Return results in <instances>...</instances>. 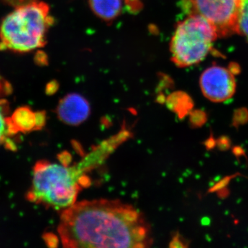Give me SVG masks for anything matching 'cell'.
I'll use <instances>...</instances> for the list:
<instances>
[{
  "mask_svg": "<svg viewBox=\"0 0 248 248\" xmlns=\"http://www.w3.org/2000/svg\"><path fill=\"white\" fill-rule=\"evenodd\" d=\"M58 233L65 248L151 247V227L139 210L119 200L82 201L62 210Z\"/></svg>",
  "mask_w": 248,
  "mask_h": 248,
  "instance_id": "cell-1",
  "label": "cell"
},
{
  "mask_svg": "<svg viewBox=\"0 0 248 248\" xmlns=\"http://www.w3.org/2000/svg\"><path fill=\"white\" fill-rule=\"evenodd\" d=\"M115 145L108 140L94 149L74 166L37 161L33 169V179L27 199L46 208L64 210L76 203L79 191L89 185L86 172L102 164L112 153Z\"/></svg>",
  "mask_w": 248,
  "mask_h": 248,
  "instance_id": "cell-2",
  "label": "cell"
},
{
  "mask_svg": "<svg viewBox=\"0 0 248 248\" xmlns=\"http://www.w3.org/2000/svg\"><path fill=\"white\" fill-rule=\"evenodd\" d=\"M53 24L50 6L42 0L15 7L0 24V50L27 53L42 48Z\"/></svg>",
  "mask_w": 248,
  "mask_h": 248,
  "instance_id": "cell-3",
  "label": "cell"
},
{
  "mask_svg": "<svg viewBox=\"0 0 248 248\" xmlns=\"http://www.w3.org/2000/svg\"><path fill=\"white\" fill-rule=\"evenodd\" d=\"M213 26L203 18L187 16L179 22L170 44L171 60L180 68L203 61L218 38Z\"/></svg>",
  "mask_w": 248,
  "mask_h": 248,
  "instance_id": "cell-4",
  "label": "cell"
},
{
  "mask_svg": "<svg viewBox=\"0 0 248 248\" xmlns=\"http://www.w3.org/2000/svg\"><path fill=\"white\" fill-rule=\"evenodd\" d=\"M187 16H197L210 23L218 37L238 33L241 0H181Z\"/></svg>",
  "mask_w": 248,
  "mask_h": 248,
  "instance_id": "cell-5",
  "label": "cell"
},
{
  "mask_svg": "<svg viewBox=\"0 0 248 248\" xmlns=\"http://www.w3.org/2000/svg\"><path fill=\"white\" fill-rule=\"evenodd\" d=\"M201 90L209 100L224 102L231 99L236 91V83L232 68L213 66L207 68L200 77Z\"/></svg>",
  "mask_w": 248,
  "mask_h": 248,
  "instance_id": "cell-6",
  "label": "cell"
},
{
  "mask_svg": "<svg viewBox=\"0 0 248 248\" xmlns=\"http://www.w3.org/2000/svg\"><path fill=\"white\" fill-rule=\"evenodd\" d=\"M90 113L89 102L77 93H71L62 98L56 108L59 120L70 125H79L87 120Z\"/></svg>",
  "mask_w": 248,
  "mask_h": 248,
  "instance_id": "cell-7",
  "label": "cell"
},
{
  "mask_svg": "<svg viewBox=\"0 0 248 248\" xmlns=\"http://www.w3.org/2000/svg\"><path fill=\"white\" fill-rule=\"evenodd\" d=\"M6 124L8 137L29 133L35 129V112L28 107L18 108L11 117H6Z\"/></svg>",
  "mask_w": 248,
  "mask_h": 248,
  "instance_id": "cell-8",
  "label": "cell"
},
{
  "mask_svg": "<svg viewBox=\"0 0 248 248\" xmlns=\"http://www.w3.org/2000/svg\"><path fill=\"white\" fill-rule=\"evenodd\" d=\"M124 0H89V4L94 16L110 24L122 14Z\"/></svg>",
  "mask_w": 248,
  "mask_h": 248,
  "instance_id": "cell-9",
  "label": "cell"
},
{
  "mask_svg": "<svg viewBox=\"0 0 248 248\" xmlns=\"http://www.w3.org/2000/svg\"><path fill=\"white\" fill-rule=\"evenodd\" d=\"M238 33L244 36L248 41V0H241L238 21Z\"/></svg>",
  "mask_w": 248,
  "mask_h": 248,
  "instance_id": "cell-10",
  "label": "cell"
},
{
  "mask_svg": "<svg viewBox=\"0 0 248 248\" xmlns=\"http://www.w3.org/2000/svg\"><path fill=\"white\" fill-rule=\"evenodd\" d=\"M10 110L9 103L4 99H0V145L4 143L6 138V118Z\"/></svg>",
  "mask_w": 248,
  "mask_h": 248,
  "instance_id": "cell-11",
  "label": "cell"
},
{
  "mask_svg": "<svg viewBox=\"0 0 248 248\" xmlns=\"http://www.w3.org/2000/svg\"><path fill=\"white\" fill-rule=\"evenodd\" d=\"M13 92L11 83L0 75V98L10 95Z\"/></svg>",
  "mask_w": 248,
  "mask_h": 248,
  "instance_id": "cell-12",
  "label": "cell"
},
{
  "mask_svg": "<svg viewBox=\"0 0 248 248\" xmlns=\"http://www.w3.org/2000/svg\"><path fill=\"white\" fill-rule=\"evenodd\" d=\"M46 122V113L45 111H38L35 112V126L34 130H42L45 126Z\"/></svg>",
  "mask_w": 248,
  "mask_h": 248,
  "instance_id": "cell-13",
  "label": "cell"
},
{
  "mask_svg": "<svg viewBox=\"0 0 248 248\" xmlns=\"http://www.w3.org/2000/svg\"><path fill=\"white\" fill-rule=\"evenodd\" d=\"M43 239L45 244L49 248H57L59 244V239L53 233L47 232L43 235Z\"/></svg>",
  "mask_w": 248,
  "mask_h": 248,
  "instance_id": "cell-14",
  "label": "cell"
},
{
  "mask_svg": "<svg viewBox=\"0 0 248 248\" xmlns=\"http://www.w3.org/2000/svg\"><path fill=\"white\" fill-rule=\"evenodd\" d=\"M124 2L132 12H138L142 8L141 0H124Z\"/></svg>",
  "mask_w": 248,
  "mask_h": 248,
  "instance_id": "cell-15",
  "label": "cell"
},
{
  "mask_svg": "<svg viewBox=\"0 0 248 248\" xmlns=\"http://www.w3.org/2000/svg\"><path fill=\"white\" fill-rule=\"evenodd\" d=\"M2 1L6 4L15 8L20 6V5L27 4V3L31 2V1H35V0H2Z\"/></svg>",
  "mask_w": 248,
  "mask_h": 248,
  "instance_id": "cell-16",
  "label": "cell"
},
{
  "mask_svg": "<svg viewBox=\"0 0 248 248\" xmlns=\"http://www.w3.org/2000/svg\"><path fill=\"white\" fill-rule=\"evenodd\" d=\"M58 89V84L55 81H51L50 84L47 85L46 93L48 94H53V93L56 92Z\"/></svg>",
  "mask_w": 248,
  "mask_h": 248,
  "instance_id": "cell-17",
  "label": "cell"
}]
</instances>
